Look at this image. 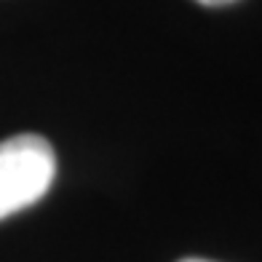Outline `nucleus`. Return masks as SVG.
Listing matches in <instances>:
<instances>
[{"label": "nucleus", "mask_w": 262, "mask_h": 262, "mask_svg": "<svg viewBox=\"0 0 262 262\" xmlns=\"http://www.w3.org/2000/svg\"><path fill=\"white\" fill-rule=\"evenodd\" d=\"M182 262H209V259H182Z\"/></svg>", "instance_id": "obj_3"}, {"label": "nucleus", "mask_w": 262, "mask_h": 262, "mask_svg": "<svg viewBox=\"0 0 262 262\" xmlns=\"http://www.w3.org/2000/svg\"><path fill=\"white\" fill-rule=\"evenodd\" d=\"M56 177V152L49 139L19 134L0 142V220L11 217L49 193Z\"/></svg>", "instance_id": "obj_1"}, {"label": "nucleus", "mask_w": 262, "mask_h": 262, "mask_svg": "<svg viewBox=\"0 0 262 262\" xmlns=\"http://www.w3.org/2000/svg\"><path fill=\"white\" fill-rule=\"evenodd\" d=\"M201 6H211V8H220V6H230L235 0H198Z\"/></svg>", "instance_id": "obj_2"}]
</instances>
